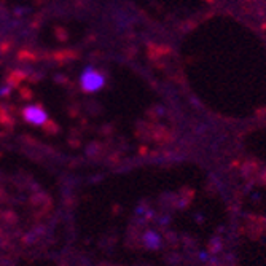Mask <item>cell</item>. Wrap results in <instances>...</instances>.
Listing matches in <instances>:
<instances>
[{
  "label": "cell",
  "mask_w": 266,
  "mask_h": 266,
  "mask_svg": "<svg viewBox=\"0 0 266 266\" xmlns=\"http://www.w3.org/2000/svg\"><path fill=\"white\" fill-rule=\"evenodd\" d=\"M80 86L85 93H97L105 86V75L89 66L80 75Z\"/></svg>",
  "instance_id": "obj_1"
},
{
  "label": "cell",
  "mask_w": 266,
  "mask_h": 266,
  "mask_svg": "<svg viewBox=\"0 0 266 266\" xmlns=\"http://www.w3.org/2000/svg\"><path fill=\"white\" fill-rule=\"evenodd\" d=\"M23 115H24V120L27 123H30V125H35V126H40L43 125V123L48 120V114L46 112L40 107V105H27L24 110H23Z\"/></svg>",
  "instance_id": "obj_2"
}]
</instances>
